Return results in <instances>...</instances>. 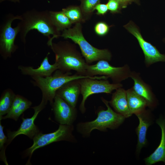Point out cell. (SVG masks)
Segmentation results:
<instances>
[{"label":"cell","mask_w":165,"mask_h":165,"mask_svg":"<svg viewBox=\"0 0 165 165\" xmlns=\"http://www.w3.org/2000/svg\"><path fill=\"white\" fill-rule=\"evenodd\" d=\"M21 16V21L18 25L20 28V38L24 43L26 42L27 34L33 29L48 37L50 41L58 36V31L52 23L49 11L32 9L26 11Z\"/></svg>","instance_id":"cell-1"},{"label":"cell","mask_w":165,"mask_h":165,"mask_svg":"<svg viewBox=\"0 0 165 165\" xmlns=\"http://www.w3.org/2000/svg\"><path fill=\"white\" fill-rule=\"evenodd\" d=\"M49 46L55 53L58 69L65 72L74 70L78 75L86 76L88 64L75 46L66 42H52Z\"/></svg>","instance_id":"cell-2"},{"label":"cell","mask_w":165,"mask_h":165,"mask_svg":"<svg viewBox=\"0 0 165 165\" xmlns=\"http://www.w3.org/2000/svg\"><path fill=\"white\" fill-rule=\"evenodd\" d=\"M33 84L41 90L42 97L46 102L49 101L52 105L57 91L65 83L72 80L88 78L94 79H105V76H89L78 75L76 73L72 75L71 72H63L57 69L51 76L41 77H31Z\"/></svg>","instance_id":"cell-3"},{"label":"cell","mask_w":165,"mask_h":165,"mask_svg":"<svg viewBox=\"0 0 165 165\" xmlns=\"http://www.w3.org/2000/svg\"><path fill=\"white\" fill-rule=\"evenodd\" d=\"M101 99L107 109H101L97 112V117L90 122L79 123L77 125L78 132L84 137L90 136L91 131L97 129L105 131L107 128H116L124 121L125 117L114 111L109 105V101L103 97Z\"/></svg>","instance_id":"cell-4"},{"label":"cell","mask_w":165,"mask_h":165,"mask_svg":"<svg viewBox=\"0 0 165 165\" xmlns=\"http://www.w3.org/2000/svg\"><path fill=\"white\" fill-rule=\"evenodd\" d=\"M81 26L79 22L77 23L72 28L64 30L62 34L59 36L65 39L70 38L78 44L86 62L88 64L101 60L110 61L112 54L110 52L106 49L96 48L88 42L82 34Z\"/></svg>","instance_id":"cell-5"},{"label":"cell","mask_w":165,"mask_h":165,"mask_svg":"<svg viewBox=\"0 0 165 165\" xmlns=\"http://www.w3.org/2000/svg\"><path fill=\"white\" fill-rule=\"evenodd\" d=\"M73 126L60 124L56 131L47 134L39 132L33 138L32 145L26 150V154L29 157V160L34 151L52 143L61 141L74 142L75 139L73 135Z\"/></svg>","instance_id":"cell-6"},{"label":"cell","mask_w":165,"mask_h":165,"mask_svg":"<svg viewBox=\"0 0 165 165\" xmlns=\"http://www.w3.org/2000/svg\"><path fill=\"white\" fill-rule=\"evenodd\" d=\"M131 72L129 66L127 64L122 67H115L110 64L108 61L101 60L94 64H87L86 76H106L111 79L112 83H118L130 78Z\"/></svg>","instance_id":"cell-7"},{"label":"cell","mask_w":165,"mask_h":165,"mask_svg":"<svg viewBox=\"0 0 165 165\" xmlns=\"http://www.w3.org/2000/svg\"><path fill=\"white\" fill-rule=\"evenodd\" d=\"M79 81L81 94L82 98L79 109L82 113H84L86 111L85 103L89 96L96 94H111L114 90L123 87L121 83H110L107 79H97L85 78L79 79Z\"/></svg>","instance_id":"cell-8"},{"label":"cell","mask_w":165,"mask_h":165,"mask_svg":"<svg viewBox=\"0 0 165 165\" xmlns=\"http://www.w3.org/2000/svg\"><path fill=\"white\" fill-rule=\"evenodd\" d=\"M4 24L2 26L0 36V53L4 58L10 57L17 47L14 44V41L17 34L20 32L19 26L13 28L12 23L16 19H21L20 16H14L9 14L7 17Z\"/></svg>","instance_id":"cell-9"},{"label":"cell","mask_w":165,"mask_h":165,"mask_svg":"<svg viewBox=\"0 0 165 165\" xmlns=\"http://www.w3.org/2000/svg\"><path fill=\"white\" fill-rule=\"evenodd\" d=\"M124 27L137 39L144 53L146 67L158 62H165V54L161 53L155 46L145 41L132 22L130 21Z\"/></svg>","instance_id":"cell-10"},{"label":"cell","mask_w":165,"mask_h":165,"mask_svg":"<svg viewBox=\"0 0 165 165\" xmlns=\"http://www.w3.org/2000/svg\"><path fill=\"white\" fill-rule=\"evenodd\" d=\"M47 103V102L42 98L41 103L38 105L32 107L35 112L32 117L26 119L22 117L23 121L18 130L13 132L9 131L8 132V145L15 138L19 135L24 134L30 138L33 139L35 135L39 132L38 127L34 123V121L38 114L45 107Z\"/></svg>","instance_id":"cell-11"},{"label":"cell","mask_w":165,"mask_h":165,"mask_svg":"<svg viewBox=\"0 0 165 165\" xmlns=\"http://www.w3.org/2000/svg\"><path fill=\"white\" fill-rule=\"evenodd\" d=\"M54 100L52 106L56 120L60 124L72 125L77 116L76 108L70 105L57 94Z\"/></svg>","instance_id":"cell-12"},{"label":"cell","mask_w":165,"mask_h":165,"mask_svg":"<svg viewBox=\"0 0 165 165\" xmlns=\"http://www.w3.org/2000/svg\"><path fill=\"white\" fill-rule=\"evenodd\" d=\"M130 78L134 81L133 88L135 92L144 99L146 101L148 106L153 108L157 104V100L151 88L141 79L139 73L131 72Z\"/></svg>","instance_id":"cell-13"},{"label":"cell","mask_w":165,"mask_h":165,"mask_svg":"<svg viewBox=\"0 0 165 165\" xmlns=\"http://www.w3.org/2000/svg\"><path fill=\"white\" fill-rule=\"evenodd\" d=\"M81 94L79 79L70 81L64 84L56 91L57 94L72 107L75 108Z\"/></svg>","instance_id":"cell-14"},{"label":"cell","mask_w":165,"mask_h":165,"mask_svg":"<svg viewBox=\"0 0 165 165\" xmlns=\"http://www.w3.org/2000/svg\"><path fill=\"white\" fill-rule=\"evenodd\" d=\"M109 103L116 112L125 118L132 115L128 105L126 90L122 87L116 89L112 94Z\"/></svg>","instance_id":"cell-15"},{"label":"cell","mask_w":165,"mask_h":165,"mask_svg":"<svg viewBox=\"0 0 165 165\" xmlns=\"http://www.w3.org/2000/svg\"><path fill=\"white\" fill-rule=\"evenodd\" d=\"M48 53L43 59L40 66L34 69L31 67L18 66L22 73L24 75L32 76L45 77L51 76L52 73L58 69L57 65L56 63L53 64H50L49 62Z\"/></svg>","instance_id":"cell-16"},{"label":"cell","mask_w":165,"mask_h":165,"mask_svg":"<svg viewBox=\"0 0 165 165\" xmlns=\"http://www.w3.org/2000/svg\"><path fill=\"white\" fill-rule=\"evenodd\" d=\"M156 123L161 130V139L159 145L155 151L145 159L146 164L148 165L160 162L165 164V119L160 117L156 120Z\"/></svg>","instance_id":"cell-17"},{"label":"cell","mask_w":165,"mask_h":165,"mask_svg":"<svg viewBox=\"0 0 165 165\" xmlns=\"http://www.w3.org/2000/svg\"><path fill=\"white\" fill-rule=\"evenodd\" d=\"M126 91L128 105L132 114L136 115L144 112L145 108L148 106L145 100L137 94L133 87Z\"/></svg>","instance_id":"cell-18"},{"label":"cell","mask_w":165,"mask_h":165,"mask_svg":"<svg viewBox=\"0 0 165 165\" xmlns=\"http://www.w3.org/2000/svg\"><path fill=\"white\" fill-rule=\"evenodd\" d=\"M143 113L136 115L139 121V125L136 128L138 138L137 145L138 152H139L146 144L147 132L150 125L149 122L143 117L142 116Z\"/></svg>","instance_id":"cell-19"},{"label":"cell","mask_w":165,"mask_h":165,"mask_svg":"<svg viewBox=\"0 0 165 165\" xmlns=\"http://www.w3.org/2000/svg\"><path fill=\"white\" fill-rule=\"evenodd\" d=\"M51 21L57 31L69 28L72 22L62 11H49Z\"/></svg>","instance_id":"cell-20"},{"label":"cell","mask_w":165,"mask_h":165,"mask_svg":"<svg viewBox=\"0 0 165 165\" xmlns=\"http://www.w3.org/2000/svg\"><path fill=\"white\" fill-rule=\"evenodd\" d=\"M16 95L10 90H6L0 100V118L9 111Z\"/></svg>","instance_id":"cell-21"},{"label":"cell","mask_w":165,"mask_h":165,"mask_svg":"<svg viewBox=\"0 0 165 165\" xmlns=\"http://www.w3.org/2000/svg\"><path fill=\"white\" fill-rule=\"evenodd\" d=\"M32 103L30 101L24 98L20 104L16 108L9 111L7 115L0 118L2 119L10 118L17 121L20 116L31 106Z\"/></svg>","instance_id":"cell-22"},{"label":"cell","mask_w":165,"mask_h":165,"mask_svg":"<svg viewBox=\"0 0 165 165\" xmlns=\"http://www.w3.org/2000/svg\"><path fill=\"white\" fill-rule=\"evenodd\" d=\"M72 23H78L82 19L80 9L77 7L69 6L63 9L62 11Z\"/></svg>","instance_id":"cell-23"},{"label":"cell","mask_w":165,"mask_h":165,"mask_svg":"<svg viewBox=\"0 0 165 165\" xmlns=\"http://www.w3.org/2000/svg\"><path fill=\"white\" fill-rule=\"evenodd\" d=\"M100 1V0H83L82 4V11L87 13L92 12Z\"/></svg>","instance_id":"cell-24"},{"label":"cell","mask_w":165,"mask_h":165,"mask_svg":"<svg viewBox=\"0 0 165 165\" xmlns=\"http://www.w3.org/2000/svg\"><path fill=\"white\" fill-rule=\"evenodd\" d=\"M109 29V26L106 23L101 21L97 23L94 27L95 33L100 36H103L106 35Z\"/></svg>","instance_id":"cell-25"},{"label":"cell","mask_w":165,"mask_h":165,"mask_svg":"<svg viewBox=\"0 0 165 165\" xmlns=\"http://www.w3.org/2000/svg\"><path fill=\"white\" fill-rule=\"evenodd\" d=\"M108 9L112 13H116L118 11L119 2L117 0H109L107 4Z\"/></svg>","instance_id":"cell-26"},{"label":"cell","mask_w":165,"mask_h":165,"mask_svg":"<svg viewBox=\"0 0 165 165\" xmlns=\"http://www.w3.org/2000/svg\"><path fill=\"white\" fill-rule=\"evenodd\" d=\"M3 128L4 127L1 125V120H0V148L1 150L4 148V144L7 142L8 141L7 137L4 133Z\"/></svg>","instance_id":"cell-27"},{"label":"cell","mask_w":165,"mask_h":165,"mask_svg":"<svg viewBox=\"0 0 165 165\" xmlns=\"http://www.w3.org/2000/svg\"><path fill=\"white\" fill-rule=\"evenodd\" d=\"M95 9L97 11V14L103 15L106 13L108 9L107 4L99 3L95 7Z\"/></svg>","instance_id":"cell-28"},{"label":"cell","mask_w":165,"mask_h":165,"mask_svg":"<svg viewBox=\"0 0 165 165\" xmlns=\"http://www.w3.org/2000/svg\"><path fill=\"white\" fill-rule=\"evenodd\" d=\"M6 0H8V1H10L11 2H20V0H0V2H3Z\"/></svg>","instance_id":"cell-29"},{"label":"cell","mask_w":165,"mask_h":165,"mask_svg":"<svg viewBox=\"0 0 165 165\" xmlns=\"http://www.w3.org/2000/svg\"><path fill=\"white\" fill-rule=\"evenodd\" d=\"M118 0L119 2L124 3L127 2H129L130 1L132 0Z\"/></svg>","instance_id":"cell-30"},{"label":"cell","mask_w":165,"mask_h":165,"mask_svg":"<svg viewBox=\"0 0 165 165\" xmlns=\"http://www.w3.org/2000/svg\"><path fill=\"white\" fill-rule=\"evenodd\" d=\"M163 42L165 43V38L163 39Z\"/></svg>","instance_id":"cell-31"}]
</instances>
